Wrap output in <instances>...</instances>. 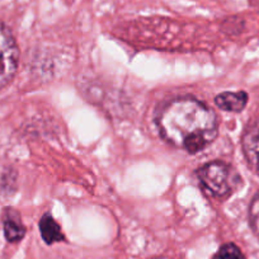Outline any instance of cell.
<instances>
[{
    "mask_svg": "<svg viewBox=\"0 0 259 259\" xmlns=\"http://www.w3.org/2000/svg\"><path fill=\"white\" fill-rule=\"evenodd\" d=\"M159 128L169 144L189 154H197L215 141L218 118L197 99L178 98L163 108Z\"/></svg>",
    "mask_w": 259,
    "mask_h": 259,
    "instance_id": "cell-1",
    "label": "cell"
},
{
    "mask_svg": "<svg viewBox=\"0 0 259 259\" xmlns=\"http://www.w3.org/2000/svg\"><path fill=\"white\" fill-rule=\"evenodd\" d=\"M197 176L200 178L203 189L210 196L216 198H225L230 196L240 184V177L229 164L223 161L207 163L198 169Z\"/></svg>",
    "mask_w": 259,
    "mask_h": 259,
    "instance_id": "cell-2",
    "label": "cell"
},
{
    "mask_svg": "<svg viewBox=\"0 0 259 259\" xmlns=\"http://www.w3.org/2000/svg\"><path fill=\"white\" fill-rule=\"evenodd\" d=\"M19 64V49L11 29L0 22V89L16 76Z\"/></svg>",
    "mask_w": 259,
    "mask_h": 259,
    "instance_id": "cell-3",
    "label": "cell"
},
{
    "mask_svg": "<svg viewBox=\"0 0 259 259\" xmlns=\"http://www.w3.org/2000/svg\"><path fill=\"white\" fill-rule=\"evenodd\" d=\"M244 155L248 164L255 173L259 174V127H249L241 140Z\"/></svg>",
    "mask_w": 259,
    "mask_h": 259,
    "instance_id": "cell-4",
    "label": "cell"
},
{
    "mask_svg": "<svg viewBox=\"0 0 259 259\" xmlns=\"http://www.w3.org/2000/svg\"><path fill=\"white\" fill-rule=\"evenodd\" d=\"M215 103L219 108L229 112H240L248 103V96L245 92H224L215 98Z\"/></svg>",
    "mask_w": 259,
    "mask_h": 259,
    "instance_id": "cell-5",
    "label": "cell"
},
{
    "mask_svg": "<svg viewBox=\"0 0 259 259\" xmlns=\"http://www.w3.org/2000/svg\"><path fill=\"white\" fill-rule=\"evenodd\" d=\"M4 234L7 240L11 243H17L21 240L26 234V228L22 224L21 218L14 210H7L4 215Z\"/></svg>",
    "mask_w": 259,
    "mask_h": 259,
    "instance_id": "cell-6",
    "label": "cell"
},
{
    "mask_svg": "<svg viewBox=\"0 0 259 259\" xmlns=\"http://www.w3.org/2000/svg\"><path fill=\"white\" fill-rule=\"evenodd\" d=\"M39 230H41L42 238L47 244H54L64 240V235H62L60 225L49 213H46L39 221Z\"/></svg>",
    "mask_w": 259,
    "mask_h": 259,
    "instance_id": "cell-7",
    "label": "cell"
},
{
    "mask_svg": "<svg viewBox=\"0 0 259 259\" xmlns=\"http://www.w3.org/2000/svg\"><path fill=\"white\" fill-rule=\"evenodd\" d=\"M213 259H244V255L235 244L228 243L219 249Z\"/></svg>",
    "mask_w": 259,
    "mask_h": 259,
    "instance_id": "cell-8",
    "label": "cell"
},
{
    "mask_svg": "<svg viewBox=\"0 0 259 259\" xmlns=\"http://www.w3.org/2000/svg\"><path fill=\"white\" fill-rule=\"evenodd\" d=\"M249 219H250V225L253 230L259 235V193L254 197L253 202L249 210Z\"/></svg>",
    "mask_w": 259,
    "mask_h": 259,
    "instance_id": "cell-9",
    "label": "cell"
},
{
    "mask_svg": "<svg viewBox=\"0 0 259 259\" xmlns=\"http://www.w3.org/2000/svg\"><path fill=\"white\" fill-rule=\"evenodd\" d=\"M153 259H169V258H165V256H158V258H153Z\"/></svg>",
    "mask_w": 259,
    "mask_h": 259,
    "instance_id": "cell-10",
    "label": "cell"
}]
</instances>
